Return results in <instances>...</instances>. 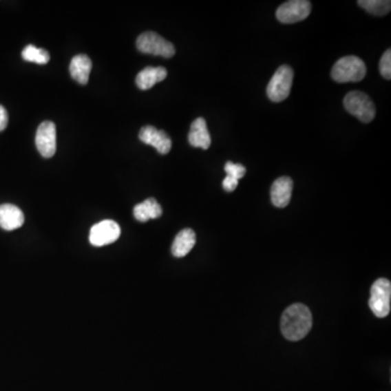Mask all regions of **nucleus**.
<instances>
[{"label": "nucleus", "mask_w": 391, "mask_h": 391, "mask_svg": "<svg viewBox=\"0 0 391 391\" xmlns=\"http://www.w3.org/2000/svg\"><path fill=\"white\" fill-rule=\"evenodd\" d=\"M312 324L313 321L309 308L302 304H295L288 306L282 315V334L286 339L299 341L309 334Z\"/></svg>", "instance_id": "nucleus-1"}, {"label": "nucleus", "mask_w": 391, "mask_h": 391, "mask_svg": "<svg viewBox=\"0 0 391 391\" xmlns=\"http://www.w3.org/2000/svg\"><path fill=\"white\" fill-rule=\"evenodd\" d=\"M366 75V63L357 56L341 58L332 69V78L337 83L360 82Z\"/></svg>", "instance_id": "nucleus-2"}, {"label": "nucleus", "mask_w": 391, "mask_h": 391, "mask_svg": "<svg viewBox=\"0 0 391 391\" xmlns=\"http://www.w3.org/2000/svg\"><path fill=\"white\" fill-rule=\"evenodd\" d=\"M344 106L349 114L357 116L363 123H370L375 118V105L371 98L359 90L347 94L344 99Z\"/></svg>", "instance_id": "nucleus-3"}, {"label": "nucleus", "mask_w": 391, "mask_h": 391, "mask_svg": "<svg viewBox=\"0 0 391 391\" xmlns=\"http://www.w3.org/2000/svg\"><path fill=\"white\" fill-rule=\"evenodd\" d=\"M293 71L289 65H282L268 83L266 94L273 103H282L288 98L293 87Z\"/></svg>", "instance_id": "nucleus-4"}, {"label": "nucleus", "mask_w": 391, "mask_h": 391, "mask_svg": "<svg viewBox=\"0 0 391 391\" xmlns=\"http://www.w3.org/2000/svg\"><path fill=\"white\" fill-rule=\"evenodd\" d=\"M137 49L142 54H154L163 58H171L176 54V47L172 43L160 36L155 32H146L139 35L136 41Z\"/></svg>", "instance_id": "nucleus-5"}, {"label": "nucleus", "mask_w": 391, "mask_h": 391, "mask_svg": "<svg viewBox=\"0 0 391 391\" xmlns=\"http://www.w3.org/2000/svg\"><path fill=\"white\" fill-rule=\"evenodd\" d=\"M391 284L387 278H379L372 286L371 298L368 306L375 317L379 319L388 317L390 313Z\"/></svg>", "instance_id": "nucleus-6"}, {"label": "nucleus", "mask_w": 391, "mask_h": 391, "mask_svg": "<svg viewBox=\"0 0 391 391\" xmlns=\"http://www.w3.org/2000/svg\"><path fill=\"white\" fill-rule=\"evenodd\" d=\"M311 13V3L306 0H290L278 7L276 18L284 24L297 23L306 20Z\"/></svg>", "instance_id": "nucleus-7"}, {"label": "nucleus", "mask_w": 391, "mask_h": 391, "mask_svg": "<svg viewBox=\"0 0 391 391\" xmlns=\"http://www.w3.org/2000/svg\"><path fill=\"white\" fill-rule=\"evenodd\" d=\"M121 229L116 222L105 220L94 225L90 229L89 242L95 247H103L118 240Z\"/></svg>", "instance_id": "nucleus-8"}, {"label": "nucleus", "mask_w": 391, "mask_h": 391, "mask_svg": "<svg viewBox=\"0 0 391 391\" xmlns=\"http://www.w3.org/2000/svg\"><path fill=\"white\" fill-rule=\"evenodd\" d=\"M37 150L44 158L54 157L57 150V133L54 122L45 121L39 125L35 137Z\"/></svg>", "instance_id": "nucleus-9"}, {"label": "nucleus", "mask_w": 391, "mask_h": 391, "mask_svg": "<svg viewBox=\"0 0 391 391\" xmlns=\"http://www.w3.org/2000/svg\"><path fill=\"white\" fill-rule=\"evenodd\" d=\"M139 139L144 144L155 147L161 155H167L172 148V140L165 131H159L155 127L147 125L139 131Z\"/></svg>", "instance_id": "nucleus-10"}, {"label": "nucleus", "mask_w": 391, "mask_h": 391, "mask_svg": "<svg viewBox=\"0 0 391 391\" xmlns=\"http://www.w3.org/2000/svg\"><path fill=\"white\" fill-rule=\"evenodd\" d=\"M293 182L288 176H282L271 188V200L277 208H286L290 202Z\"/></svg>", "instance_id": "nucleus-11"}, {"label": "nucleus", "mask_w": 391, "mask_h": 391, "mask_svg": "<svg viewBox=\"0 0 391 391\" xmlns=\"http://www.w3.org/2000/svg\"><path fill=\"white\" fill-rule=\"evenodd\" d=\"M188 142L196 148L207 150L211 146V135L209 133L207 122L204 118H196L191 123L188 134Z\"/></svg>", "instance_id": "nucleus-12"}, {"label": "nucleus", "mask_w": 391, "mask_h": 391, "mask_svg": "<svg viewBox=\"0 0 391 391\" xmlns=\"http://www.w3.org/2000/svg\"><path fill=\"white\" fill-rule=\"evenodd\" d=\"M24 224V214L14 204H6L0 206V227L5 231H14Z\"/></svg>", "instance_id": "nucleus-13"}, {"label": "nucleus", "mask_w": 391, "mask_h": 391, "mask_svg": "<svg viewBox=\"0 0 391 391\" xmlns=\"http://www.w3.org/2000/svg\"><path fill=\"white\" fill-rule=\"evenodd\" d=\"M167 71L163 67H147L137 74L136 85L139 89L148 90L167 78Z\"/></svg>", "instance_id": "nucleus-14"}, {"label": "nucleus", "mask_w": 391, "mask_h": 391, "mask_svg": "<svg viewBox=\"0 0 391 391\" xmlns=\"http://www.w3.org/2000/svg\"><path fill=\"white\" fill-rule=\"evenodd\" d=\"M92 60L86 54H78L73 57L70 63V73L78 84L85 85L89 80L90 71H92Z\"/></svg>", "instance_id": "nucleus-15"}, {"label": "nucleus", "mask_w": 391, "mask_h": 391, "mask_svg": "<svg viewBox=\"0 0 391 391\" xmlns=\"http://www.w3.org/2000/svg\"><path fill=\"white\" fill-rule=\"evenodd\" d=\"M196 234L193 229H185L176 235L172 244V255L176 257H184L195 247Z\"/></svg>", "instance_id": "nucleus-16"}, {"label": "nucleus", "mask_w": 391, "mask_h": 391, "mask_svg": "<svg viewBox=\"0 0 391 391\" xmlns=\"http://www.w3.org/2000/svg\"><path fill=\"white\" fill-rule=\"evenodd\" d=\"M133 213L137 221L145 223L162 215V208L155 198H148L142 204H137L133 210Z\"/></svg>", "instance_id": "nucleus-17"}, {"label": "nucleus", "mask_w": 391, "mask_h": 391, "mask_svg": "<svg viewBox=\"0 0 391 391\" xmlns=\"http://www.w3.org/2000/svg\"><path fill=\"white\" fill-rule=\"evenodd\" d=\"M358 5L374 16H386L391 9L389 0H360Z\"/></svg>", "instance_id": "nucleus-18"}, {"label": "nucleus", "mask_w": 391, "mask_h": 391, "mask_svg": "<svg viewBox=\"0 0 391 391\" xmlns=\"http://www.w3.org/2000/svg\"><path fill=\"white\" fill-rule=\"evenodd\" d=\"M22 58L25 61L33 62L37 65H46L50 60V54L45 49L37 48L33 45H29L23 49Z\"/></svg>", "instance_id": "nucleus-19"}, {"label": "nucleus", "mask_w": 391, "mask_h": 391, "mask_svg": "<svg viewBox=\"0 0 391 391\" xmlns=\"http://www.w3.org/2000/svg\"><path fill=\"white\" fill-rule=\"evenodd\" d=\"M379 71H381V76L386 80L391 78V50L388 49L385 54H383L381 61H379Z\"/></svg>", "instance_id": "nucleus-20"}, {"label": "nucleus", "mask_w": 391, "mask_h": 391, "mask_svg": "<svg viewBox=\"0 0 391 391\" xmlns=\"http://www.w3.org/2000/svg\"><path fill=\"white\" fill-rule=\"evenodd\" d=\"M225 172H226L227 176H231V178H235V180H240V178H244V174H246V167L242 165H235V163L229 162L225 165Z\"/></svg>", "instance_id": "nucleus-21"}, {"label": "nucleus", "mask_w": 391, "mask_h": 391, "mask_svg": "<svg viewBox=\"0 0 391 391\" xmlns=\"http://www.w3.org/2000/svg\"><path fill=\"white\" fill-rule=\"evenodd\" d=\"M238 185V180H235V178H231V176H226L223 180V188H224L225 191H234Z\"/></svg>", "instance_id": "nucleus-22"}, {"label": "nucleus", "mask_w": 391, "mask_h": 391, "mask_svg": "<svg viewBox=\"0 0 391 391\" xmlns=\"http://www.w3.org/2000/svg\"><path fill=\"white\" fill-rule=\"evenodd\" d=\"M8 112L0 105V131H3V129H6V127L8 125Z\"/></svg>", "instance_id": "nucleus-23"}]
</instances>
